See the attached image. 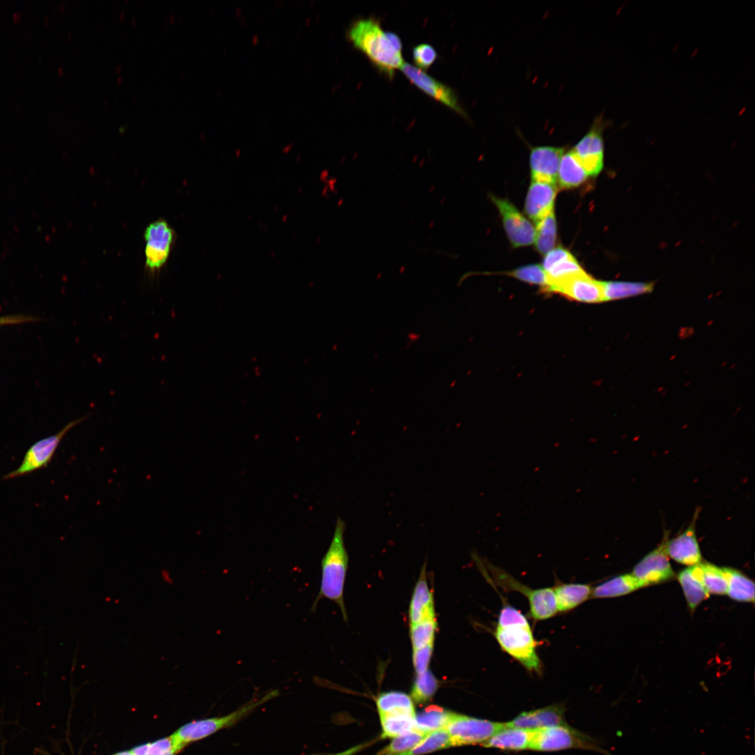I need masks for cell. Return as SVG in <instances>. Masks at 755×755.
<instances>
[{
	"label": "cell",
	"mask_w": 755,
	"mask_h": 755,
	"mask_svg": "<svg viewBox=\"0 0 755 755\" xmlns=\"http://www.w3.org/2000/svg\"><path fill=\"white\" fill-rule=\"evenodd\" d=\"M345 528V522L338 517L331 541L321 561L320 587L312 604L310 612H314L316 610L321 599L326 598L338 605L344 621H347L344 587L349 558L344 541Z\"/></svg>",
	"instance_id": "obj_3"
},
{
	"label": "cell",
	"mask_w": 755,
	"mask_h": 755,
	"mask_svg": "<svg viewBox=\"0 0 755 755\" xmlns=\"http://www.w3.org/2000/svg\"><path fill=\"white\" fill-rule=\"evenodd\" d=\"M501 649L527 671L541 674L542 663L537 652L538 641L522 612L503 603L493 633Z\"/></svg>",
	"instance_id": "obj_1"
},
{
	"label": "cell",
	"mask_w": 755,
	"mask_h": 755,
	"mask_svg": "<svg viewBox=\"0 0 755 755\" xmlns=\"http://www.w3.org/2000/svg\"><path fill=\"white\" fill-rule=\"evenodd\" d=\"M571 253L562 246H559L546 254L543 261L542 268L544 271H548L554 264L559 261L570 256Z\"/></svg>",
	"instance_id": "obj_40"
},
{
	"label": "cell",
	"mask_w": 755,
	"mask_h": 755,
	"mask_svg": "<svg viewBox=\"0 0 755 755\" xmlns=\"http://www.w3.org/2000/svg\"><path fill=\"white\" fill-rule=\"evenodd\" d=\"M565 709L563 705L554 704L543 708L523 712L506 725L528 730L566 725L564 719Z\"/></svg>",
	"instance_id": "obj_18"
},
{
	"label": "cell",
	"mask_w": 755,
	"mask_h": 755,
	"mask_svg": "<svg viewBox=\"0 0 755 755\" xmlns=\"http://www.w3.org/2000/svg\"><path fill=\"white\" fill-rule=\"evenodd\" d=\"M438 55L430 44L421 43L412 50L414 62L420 69H427L436 62Z\"/></svg>",
	"instance_id": "obj_38"
},
{
	"label": "cell",
	"mask_w": 755,
	"mask_h": 755,
	"mask_svg": "<svg viewBox=\"0 0 755 755\" xmlns=\"http://www.w3.org/2000/svg\"><path fill=\"white\" fill-rule=\"evenodd\" d=\"M278 695V691L273 690L259 700L249 701L227 715L194 721L183 725L171 735L174 748L178 753L188 744L208 737L222 728L233 726L257 707Z\"/></svg>",
	"instance_id": "obj_5"
},
{
	"label": "cell",
	"mask_w": 755,
	"mask_h": 755,
	"mask_svg": "<svg viewBox=\"0 0 755 755\" xmlns=\"http://www.w3.org/2000/svg\"><path fill=\"white\" fill-rule=\"evenodd\" d=\"M535 245L541 254H546L555 245L556 240V221L554 211L536 224Z\"/></svg>",
	"instance_id": "obj_30"
},
{
	"label": "cell",
	"mask_w": 755,
	"mask_h": 755,
	"mask_svg": "<svg viewBox=\"0 0 755 755\" xmlns=\"http://www.w3.org/2000/svg\"><path fill=\"white\" fill-rule=\"evenodd\" d=\"M587 173L572 150L565 152L558 171V182L561 189L576 188L584 182Z\"/></svg>",
	"instance_id": "obj_22"
},
{
	"label": "cell",
	"mask_w": 755,
	"mask_h": 755,
	"mask_svg": "<svg viewBox=\"0 0 755 755\" xmlns=\"http://www.w3.org/2000/svg\"><path fill=\"white\" fill-rule=\"evenodd\" d=\"M382 733V738H396L415 729V715L406 714H380Z\"/></svg>",
	"instance_id": "obj_31"
},
{
	"label": "cell",
	"mask_w": 755,
	"mask_h": 755,
	"mask_svg": "<svg viewBox=\"0 0 755 755\" xmlns=\"http://www.w3.org/2000/svg\"><path fill=\"white\" fill-rule=\"evenodd\" d=\"M553 590L557 611L567 612L591 598L593 588L589 584L556 582Z\"/></svg>",
	"instance_id": "obj_21"
},
{
	"label": "cell",
	"mask_w": 755,
	"mask_h": 755,
	"mask_svg": "<svg viewBox=\"0 0 755 755\" xmlns=\"http://www.w3.org/2000/svg\"><path fill=\"white\" fill-rule=\"evenodd\" d=\"M641 587H644L643 585L632 573L625 574L614 577L594 587L591 598L617 597L629 594Z\"/></svg>",
	"instance_id": "obj_23"
},
{
	"label": "cell",
	"mask_w": 755,
	"mask_h": 755,
	"mask_svg": "<svg viewBox=\"0 0 755 755\" xmlns=\"http://www.w3.org/2000/svg\"><path fill=\"white\" fill-rule=\"evenodd\" d=\"M438 628L436 617L429 618L410 625L409 635L412 650L434 643Z\"/></svg>",
	"instance_id": "obj_33"
},
{
	"label": "cell",
	"mask_w": 755,
	"mask_h": 755,
	"mask_svg": "<svg viewBox=\"0 0 755 755\" xmlns=\"http://www.w3.org/2000/svg\"><path fill=\"white\" fill-rule=\"evenodd\" d=\"M172 750L177 752L171 736L159 739L151 743L138 746L131 749L134 755H166Z\"/></svg>",
	"instance_id": "obj_37"
},
{
	"label": "cell",
	"mask_w": 755,
	"mask_h": 755,
	"mask_svg": "<svg viewBox=\"0 0 755 755\" xmlns=\"http://www.w3.org/2000/svg\"><path fill=\"white\" fill-rule=\"evenodd\" d=\"M176 754H177V752L175 750H172V751L169 752L168 753H167L166 755H175Z\"/></svg>",
	"instance_id": "obj_43"
},
{
	"label": "cell",
	"mask_w": 755,
	"mask_h": 755,
	"mask_svg": "<svg viewBox=\"0 0 755 755\" xmlns=\"http://www.w3.org/2000/svg\"><path fill=\"white\" fill-rule=\"evenodd\" d=\"M380 714H406L415 715L414 703L408 695L391 691L380 693L376 698Z\"/></svg>",
	"instance_id": "obj_26"
},
{
	"label": "cell",
	"mask_w": 755,
	"mask_h": 755,
	"mask_svg": "<svg viewBox=\"0 0 755 755\" xmlns=\"http://www.w3.org/2000/svg\"><path fill=\"white\" fill-rule=\"evenodd\" d=\"M473 555L480 570L494 587H499L508 592H519L528 599L529 616L533 620H546L558 612L553 588L532 589L489 561L484 559L482 561L477 554Z\"/></svg>",
	"instance_id": "obj_4"
},
{
	"label": "cell",
	"mask_w": 755,
	"mask_h": 755,
	"mask_svg": "<svg viewBox=\"0 0 755 755\" xmlns=\"http://www.w3.org/2000/svg\"><path fill=\"white\" fill-rule=\"evenodd\" d=\"M175 232L164 219L149 224L145 229V264L147 273L153 277L166 264L175 241Z\"/></svg>",
	"instance_id": "obj_6"
},
{
	"label": "cell",
	"mask_w": 755,
	"mask_h": 755,
	"mask_svg": "<svg viewBox=\"0 0 755 755\" xmlns=\"http://www.w3.org/2000/svg\"><path fill=\"white\" fill-rule=\"evenodd\" d=\"M565 148L537 146L531 149L530 168L532 181L556 185L560 161Z\"/></svg>",
	"instance_id": "obj_15"
},
{
	"label": "cell",
	"mask_w": 755,
	"mask_h": 755,
	"mask_svg": "<svg viewBox=\"0 0 755 755\" xmlns=\"http://www.w3.org/2000/svg\"><path fill=\"white\" fill-rule=\"evenodd\" d=\"M38 318L26 315H10L0 316V326L5 325L21 324L38 321Z\"/></svg>",
	"instance_id": "obj_41"
},
{
	"label": "cell",
	"mask_w": 755,
	"mask_h": 755,
	"mask_svg": "<svg viewBox=\"0 0 755 755\" xmlns=\"http://www.w3.org/2000/svg\"><path fill=\"white\" fill-rule=\"evenodd\" d=\"M578 747L601 750L591 738L566 725L533 730L530 749L553 752Z\"/></svg>",
	"instance_id": "obj_8"
},
{
	"label": "cell",
	"mask_w": 755,
	"mask_h": 755,
	"mask_svg": "<svg viewBox=\"0 0 755 755\" xmlns=\"http://www.w3.org/2000/svg\"><path fill=\"white\" fill-rule=\"evenodd\" d=\"M452 712L431 705L415 714V729L424 733L443 729L447 726Z\"/></svg>",
	"instance_id": "obj_28"
},
{
	"label": "cell",
	"mask_w": 755,
	"mask_h": 755,
	"mask_svg": "<svg viewBox=\"0 0 755 755\" xmlns=\"http://www.w3.org/2000/svg\"><path fill=\"white\" fill-rule=\"evenodd\" d=\"M533 730H528L506 725L495 733L483 746L503 750L530 749Z\"/></svg>",
	"instance_id": "obj_20"
},
{
	"label": "cell",
	"mask_w": 755,
	"mask_h": 755,
	"mask_svg": "<svg viewBox=\"0 0 755 755\" xmlns=\"http://www.w3.org/2000/svg\"><path fill=\"white\" fill-rule=\"evenodd\" d=\"M48 755H50V754H48Z\"/></svg>",
	"instance_id": "obj_44"
},
{
	"label": "cell",
	"mask_w": 755,
	"mask_h": 755,
	"mask_svg": "<svg viewBox=\"0 0 755 755\" xmlns=\"http://www.w3.org/2000/svg\"><path fill=\"white\" fill-rule=\"evenodd\" d=\"M89 415L82 417L66 424L58 433L43 438L34 443L25 452L20 465L15 470L4 475L2 480L13 479L30 474L37 470L47 467L57 450L64 436L78 424H80Z\"/></svg>",
	"instance_id": "obj_7"
},
{
	"label": "cell",
	"mask_w": 755,
	"mask_h": 755,
	"mask_svg": "<svg viewBox=\"0 0 755 755\" xmlns=\"http://www.w3.org/2000/svg\"><path fill=\"white\" fill-rule=\"evenodd\" d=\"M505 723L452 714L446 726L452 746L483 744L495 733L505 727Z\"/></svg>",
	"instance_id": "obj_9"
},
{
	"label": "cell",
	"mask_w": 755,
	"mask_h": 755,
	"mask_svg": "<svg viewBox=\"0 0 755 755\" xmlns=\"http://www.w3.org/2000/svg\"><path fill=\"white\" fill-rule=\"evenodd\" d=\"M438 684V680L429 669L416 675L411 691L412 698L419 703L429 701L436 692Z\"/></svg>",
	"instance_id": "obj_34"
},
{
	"label": "cell",
	"mask_w": 755,
	"mask_h": 755,
	"mask_svg": "<svg viewBox=\"0 0 755 755\" xmlns=\"http://www.w3.org/2000/svg\"><path fill=\"white\" fill-rule=\"evenodd\" d=\"M489 197L500 212L505 231L512 245L519 247L533 244L535 230L527 218L507 199L492 194Z\"/></svg>",
	"instance_id": "obj_12"
},
{
	"label": "cell",
	"mask_w": 755,
	"mask_h": 755,
	"mask_svg": "<svg viewBox=\"0 0 755 755\" xmlns=\"http://www.w3.org/2000/svg\"><path fill=\"white\" fill-rule=\"evenodd\" d=\"M436 617L433 591L426 580V566H424L415 586L408 608L409 626L426 619Z\"/></svg>",
	"instance_id": "obj_19"
},
{
	"label": "cell",
	"mask_w": 755,
	"mask_h": 755,
	"mask_svg": "<svg viewBox=\"0 0 755 755\" xmlns=\"http://www.w3.org/2000/svg\"><path fill=\"white\" fill-rule=\"evenodd\" d=\"M677 578L691 610L709 597L710 594L701 582L694 566L681 571Z\"/></svg>",
	"instance_id": "obj_24"
},
{
	"label": "cell",
	"mask_w": 755,
	"mask_h": 755,
	"mask_svg": "<svg viewBox=\"0 0 755 755\" xmlns=\"http://www.w3.org/2000/svg\"><path fill=\"white\" fill-rule=\"evenodd\" d=\"M347 38L380 73L389 78L404 64L402 52L394 47L387 31H384L374 18L354 22L347 30Z\"/></svg>",
	"instance_id": "obj_2"
},
{
	"label": "cell",
	"mask_w": 755,
	"mask_h": 755,
	"mask_svg": "<svg viewBox=\"0 0 755 755\" xmlns=\"http://www.w3.org/2000/svg\"><path fill=\"white\" fill-rule=\"evenodd\" d=\"M604 301L622 299L649 293L653 284L641 282L601 281Z\"/></svg>",
	"instance_id": "obj_25"
},
{
	"label": "cell",
	"mask_w": 755,
	"mask_h": 755,
	"mask_svg": "<svg viewBox=\"0 0 755 755\" xmlns=\"http://www.w3.org/2000/svg\"><path fill=\"white\" fill-rule=\"evenodd\" d=\"M668 541V532L665 531L661 543L634 567L632 575L643 587L668 581L674 577L667 553Z\"/></svg>",
	"instance_id": "obj_11"
},
{
	"label": "cell",
	"mask_w": 755,
	"mask_h": 755,
	"mask_svg": "<svg viewBox=\"0 0 755 755\" xmlns=\"http://www.w3.org/2000/svg\"><path fill=\"white\" fill-rule=\"evenodd\" d=\"M452 746L450 736L446 728L431 732L409 752L401 755H423Z\"/></svg>",
	"instance_id": "obj_32"
},
{
	"label": "cell",
	"mask_w": 755,
	"mask_h": 755,
	"mask_svg": "<svg viewBox=\"0 0 755 755\" xmlns=\"http://www.w3.org/2000/svg\"><path fill=\"white\" fill-rule=\"evenodd\" d=\"M603 122L596 118L594 124L572 149L588 175L596 176L604 164Z\"/></svg>",
	"instance_id": "obj_10"
},
{
	"label": "cell",
	"mask_w": 755,
	"mask_h": 755,
	"mask_svg": "<svg viewBox=\"0 0 755 755\" xmlns=\"http://www.w3.org/2000/svg\"><path fill=\"white\" fill-rule=\"evenodd\" d=\"M434 643L429 644L422 648L412 650V660L416 675L427 670L431 663Z\"/></svg>",
	"instance_id": "obj_39"
},
{
	"label": "cell",
	"mask_w": 755,
	"mask_h": 755,
	"mask_svg": "<svg viewBox=\"0 0 755 755\" xmlns=\"http://www.w3.org/2000/svg\"><path fill=\"white\" fill-rule=\"evenodd\" d=\"M401 70L410 82L424 93L442 103L460 115L464 117H466V112L460 105L456 94L450 87L438 81L423 70L410 64L404 63Z\"/></svg>",
	"instance_id": "obj_13"
},
{
	"label": "cell",
	"mask_w": 755,
	"mask_h": 755,
	"mask_svg": "<svg viewBox=\"0 0 755 755\" xmlns=\"http://www.w3.org/2000/svg\"><path fill=\"white\" fill-rule=\"evenodd\" d=\"M701 582L710 594H727L728 583L723 568L710 563H699L694 566Z\"/></svg>",
	"instance_id": "obj_29"
},
{
	"label": "cell",
	"mask_w": 755,
	"mask_h": 755,
	"mask_svg": "<svg viewBox=\"0 0 755 755\" xmlns=\"http://www.w3.org/2000/svg\"><path fill=\"white\" fill-rule=\"evenodd\" d=\"M723 569L727 579L728 596L737 601L754 603V582L739 570L730 568Z\"/></svg>",
	"instance_id": "obj_27"
},
{
	"label": "cell",
	"mask_w": 755,
	"mask_h": 755,
	"mask_svg": "<svg viewBox=\"0 0 755 755\" xmlns=\"http://www.w3.org/2000/svg\"><path fill=\"white\" fill-rule=\"evenodd\" d=\"M556 185L532 181L528 188L524 210L535 223H538L554 210Z\"/></svg>",
	"instance_id": "obj_17"
},
{
	"label": "cell",
	"mask_w": 755,
	"mask_h": 755,
	"mask_svg": "<svg viewBox=\"0 0 755 755\" xmlns=\"http://www.w3.org/2000/svg\"><path fill=\"white\" fill-rule=\"evenodd\" d=\"M507 275L531 285H539L542 287L545 291L547 287V280L545 272L542 266L538 264L524 266L508 272Z\"/></svg>",
	"instance_id": "obj_36"
},
{
	"label": "cell",
	"mask_w": 755,
	"mask_h": 755,
	"mask_svg": "<svg viewBox=\"0 0 755 755\" xmlns=\"http://www.w3.org/2000/svg\"><path fill=\"white\" fill-rule=\"evenodd\" d=\"M113 755H134V754L132 752V751L130 750V751H124V752H118V753H116V754H115Z\"/></svg>",
	"instance_id": "obj_42"
},
{
	"label": "cell",
	"mask_w": 755,
	"mask_h": 755,
	"mask_svg": "<svg viewBox=\"0 0 755 755\" xmlns=\"http://www.w3.org/2000/svg\"><path fill=\"white\" fill-rule=\"evenodd\" d=\"M696 512L689 526L678 536L668 540L667 553L674 561L693 566L701 562L702 556L696 535Z\"/></svg>",
	"instance_id": "obj_16"
},
{
	"label": "cell",
	"mask_w": 755,
	"mask_h": 755,
	"mask_svg": "<svg viewBox=\"0 0 755 755\" xmlns=\"http://www.w3.org/2000/svg\"><path fill=\"white\" fill-rule=\"evenodd\" d=\"M417 730H412L396 738L384 749L376 755H401L417 745L426 736Z\"/></svg>",
	"instance_id": "obj_35"
},
{
	"label": "cell",
	"mask_w": 755,
	"mask_h": 755,
	"mask_svg": "<svg viewBox=\"0 0 755 755\" xmlns=\"http://www.w3.org/2000/svg\"><path fill=\"white\" fill-rule=\"evenodd\" d=\"M549 292L577 302L596 303L604 301L601 281L595 280L584 271L556 285Z\"/></svg>",
	"instance_id": "obj_14"
}]
</instances>
